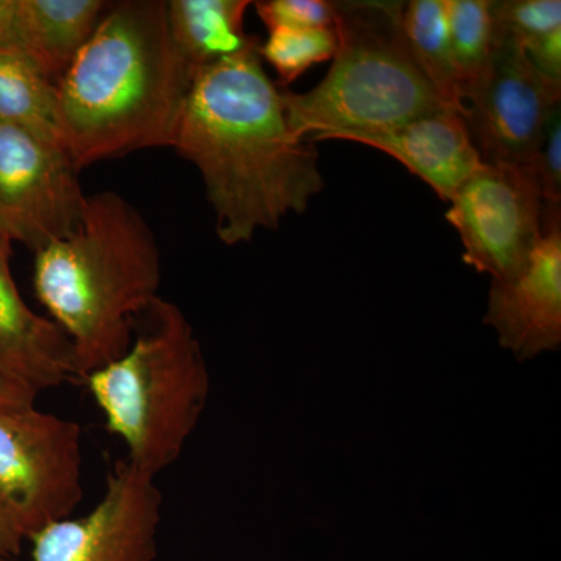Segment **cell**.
<instances>
[{
	"label": "cell",
	"mask_w": 561,
	"mask_h": 561,
	"mask_svg": "<svg viewBox=\"0 0 561 561\" xmlns=\"http://www.w3.org/2000/svg\"><path fill=\"white\" fill-rule=\"evenodd\" d=\"M260 47L195 73L172 146L201 172L225 245L276 230L324 186L319 151L291 133Z\"/></svg>",
	"instance_id": "6da1fadb"
},
{
	"label": "cell",
	"mask_w": 561,
	"mask_h": 561,
	"mask_svg": "<svg viewBox=\"0 0 561 561\" xmlns=\"http://www.w3.org/2000/svg\"><path fill=\"white\" fill-rule=\"evenodd\" d=\"M194 73L173 43L168 0L110 2L57 83V138L77 171L172 147Z\"/></svg>",
	"instance_id": "7a4b0ae2"
},
{
	"label": "cell",
	"mask_w": 561,
	"mask_h": 561,
	"mask_svg": "<svg viewBox=\"0 0 561 561\" xmlns=\"http://www.w3.org/2000/svg\"><path fill=\"white\" fill-rule=\"evenodd\" d=\"M36 298L72 345L77 381L130 348L136 320L160 297L153 231L117 192L88 195L79 227L35 251Z\"/></svg>",
	"instance_id": "3957f363"
},
{
	"label": "cell",
	"mask_w": 561,
	"mask_h": 561,
	"mask_svg": "<svg viewBox=\"0 0 561 561\" xmlns=\"http://www.w3.org/2000/svg\"><path fill=\"white\" fill-rule=\"evenodd\" d=\"M127 460L158 476L180 459L209 397V371L191 321L157 297L135 324L130 348L84 379Z\"/></svg>",
	"instance_id": "277c9868"
},
{
	"label": "cell",
	"mask_w": 561,
	"mask_h": 561,
	"mask_svg": "<svg viewBox=\"0 0 561 561\" xmlns=\"http://www.w3.org/2000/svg\"><path fill=\"white\" fill-rule=\"evenodd\" d=\"M332 3L339 47L330 72L305 94L283 91L287 124L298 139L316 144L382 131L449 110L413 58L404 2Z\"/></svg>",
	"instance_id": "5b68a950"
},
{
	"label": "cell",
	"mask_w": 561,
	"mask_h": 561,
	"mask_svg": "<svg viewBox=\"0 0 561 561\" xmlns=\"http://www.w3.org/2000/svg\"><path fill=\"white\" fill-rule=\"evenodd\" d=\"M83 430L35 405L0 411V511L24 540L83 500Z\"/></svg>",
	"instance_id": "8992f818"
},
{
	"label": "cell",
	"mask_w": 561,
	"mask_h": 561,
	"mask_svg": "<svg viewBox=\"0 0 561 561\" xmlns=\"http://www.w3.org/2000/svg\"><path fill=\"white\" fill-rule=\"evenodd\" d=\"M449 203L446 220L459 232L467 264L501 283L526 271L542 236L545 213L529 169L482 164Z\"/></svg>",
	"instance_id": "52a82bcc"
},
{
	"label": "cell",
	"mask_w": 561,
	"mask_h": 561,
	"mask_svg": "<svg viewBox=\"0 0 561 561\" xmlns=\"http://www.w3.org/2000/svg\"><path fill=\"white\" fill-rule=\"evenodd\" d=\"M87 197L60 144L0 119V236L44 249L79 227Z\"/></svg>",
	"instance_id": "ba28073f"
},
{
	"label": "cell",
	"mask_w": 561,
	"mask_h": 561,
	"mask_svg": "<svg viewBox=\"0 0 561 561\" xmlns=\"http://www.w3.org/2000/svg\"><path fill=\"white\" fill-rule=\"evenodd\" d=\"M162 501L157 476L119 460L91 512L33 535V561H154Z\"/></svg>",
	"instance_id": "9c48e42d"
},
{
	"label": "cell",
	"mask_w": 561,
	"mask_h": 561,
	"mask_svg": "<svg viewBox=\"0 0 561 561\" xmlns=\"http://www.w3.org/2000/svg\"><path fill=\"white\" fill-rule=\"evenodd\" d=\"M560 101L515 41L494 36L489 68L463 103L465 122L483 164L529 168L546 119Z\"/></svg>",
	"instance_id": "30bf717a"
},
{
	"label": "cell",
	"mask_w": 561,
	"mask_h": 561,
	"mask_svg": "<svg viewBox=\"0 0 561 561\" xmlns=\"http://www.w3.org/2000/svg\"><path fill=\"white\" fill-rule=\"evenodd\" d=\"M486 324L516 359H534L561 345V220L549 221L518 278L491 280Z\"/></svg>",
	"instance_id": "8fae6325"
},
{
	"label": "cell",
	"mask_w": 561,
	"mask_h": 561,
	"mask_svg": "<svg viewBox=\"0 0 561 561\" xmlns=\"http://www.w3.org/2000/svg\"><path fill=\"white\" fill-rule=\"evenodd\" d=\"M11 243L0 236V376L38 397L77 381L72 345L54 320L22 298L11 275Z\"/></svg>",
	"instance_id": "7c38bea8"
},
{
	"label": "cell",
	"mask_w": 561,
	"mask_h": 561,
	"mask_svg": "<svg viewBox=\"0 0 561 561\" xmlns=\"http://www.w3.org/2000/svg\"><path fill=\"white\" fill-rule=\"evenodd\" d=\"M342 140L390 154L446 202L483 164L467 122L456 111H440L382 131L354 133Z\"/></svg>",
	"instance_id": "4fadbf2b"
},
{
	"label": "cell",
	"mask_w": 561,
	"mask_h": 561,
	"mask_svg": "<svg viewBox=\"0 0 561 561\" xmlns=\"http://www.w3.org/2000/svg\"><path fill=\"white\" fill-rule=\"evenodd\" d=\"M110 2L18 0V43L28 60L57 84L90 41Z\"/></svg>",
	"instance_id": "5bb4252c"
},
{
	"label": "cell",
	"mask_w": 561,
	"mask_h": 561,
	"mask_svg": "<svg viewBox=\"0 0 561 561\" xmlns=\"http://www.w3.org/2000/svg\"><path fill=\"white\" fill-rule=\"evenodd\" d=\"M249 0H168L173 43L192 73L261 43L247 35Z\"/></svg>",
	"instance_id": "9a60e30c"
},
{
	"label": "cell",
	"mask_w": 561,
	"mask_h": 561,
	"mask_svg": "<svg viewBox=\"0 0 561 561\" xmlns=\"http://www.w3.org/2000/svg\"><path fill=\"white\" fill-rule=\"evenodd\" d=\"M402 24L421 72L443 103L465 119L463 92L449 41L446 0H412L405 3Z\"/></svg>",
	"instance_id": "2e32d148"
},
{
	"label": "cell",
	"mask_w": 561,
	"mask_h": 561,
	"mask_svg": "<svg viewBox=\"0 0 561 561\" xmlns=\"http://www.w3.org/2000/svg\"><path fill=\"white\" fill-rule=\"evenodd\" d=\"M0 119L58 142L57 84L20 47L0 46Z\"/></svg>",
	"instance_id": "e0dca14e"
},
{
	"label": "cell",
	"mask_w": 561,
	"mask_h": 561,
	"mask_svg": "<svg viewBox=\"0 0 561 561\" xmlns=\"http://www.w3.org/2000/svg\"><path fill=\"white\" fill-rule=\"evenodd\" d=\"M446 16L465 103L482 80L493 54L491 0H446Z\"/></svg>",
	"instance_id": "ac0fdd59"
},
{
	"label": "cell",
	"mask_w": 561,
	"mask_h": 561,
	"mask_svg": "<svg viewBox=\"0 0 561 561\" xmlns=\"http://www.w3.org/2000/svg\"><path fill=\"white\" fill-rule=\"evenodd\" d=\"M337 32L331 28H275L261 44L262 60L278 73L279 83H294L311 66L334 58Z\"/></svg>",
	"instance_id": "d6986e66"
},
{
	"label": "cell",
	"mask_w": 561,
	"mask_h": 561,
	"mask_svg": "<svg viewBox=\"0 0 561 561\" xmlns=\"http://www.w3.org/2000/svg\"><path fill=\"white\" fill-rule=\"evenodd\" d=\"M494 36L511 38L519 46L561 31L560 0H501L491 2Z\"/></svg>",
	"instance_id": "ffe728a7"
},
{
	"label": "cell",
	"mask_w": 561,
	"mask_h": 561,
	"mask_svg": "<svg viewBox=\"0 0 561 561\" xmlns=\"http://www.w3.org/2000/svg\"><path fill=\"white\" fill-rule=\"evenodd\" d=\"M540 186L545 213L542 221L556 219L561 210V105L557 103L546 119L540 140L529 164Z\"/></svg>",
	"instance_id": "44dd1931"
},
{
	"label": "cell",
	"mask_w": 561,
	"mask_h": 561,
	"mask_svg": "<svg viewBox=\"0 0 561 561\" xmlns=\"http://www.w3.org/2000/svg\"><path fill=\"white\" fill-rule=\"evenodd\" d=\"M253 5L268 32L334 27V3L328 0H261Z\"/></svg>",
	"instance_id": "7402d4cb"
},
{
	"label": "cell",
	"mask_w": 561,
	"mask_h": 561,
	"mask_svg": "<svg viewBox=\"0 0 561 561\" xmlns=\"http://www.w3.org/2000/svg\"><path fill=\"white\" fill-rule=\"evenodd\" d=\"M519 47L542 83L553 94L561 95V31L549 33L534 43Z\"/></svg>",
	"instance_id": "603a6c76"
},
{
	"label": "cell",
	"mask_w": 561,
	"mask_h": 561,
	"mask_svg": "<svg viewBox=\"0 0 561 561\" xmlns=\"http://www.w3.org/2000/svg\"><path fill=\"white\" fill-rule=\"evenodd\" d=\"M36 394L0 376V411L35 405Z\"/></svg>",
	"instance_id": "cb8c5ba5"
},
{
	"label": "cell",
	"mask_w": 561,
	"mask_h": 561,
	"mask_svg": "<svg viewBox=\"0 0 561 561\" xmlns=\"http://www.w3.org/2000/svg\"><path fill=\"white\" fill-rule=\"evenodd\" d=\"M0 46L20 47V43H18V0H0Z\"/></svg>",
	"instance_id": "d4e9b609"
},
{
	"label": "cell",
	"mask_w": 561,
	"mask_h": 561,
	"mask_svg": "<svg viewBox=\"0 0 561 561\" xmlns=\"http://www.w3.org/2000/svg\"><path fill=\"white\" fill-rule=\"evenodd\" d=\"M24 541V538L14 529L13 524L0 511V559L11 560L13 557L20 556Z\"/></svg>",
	"instance_id": "484cf974"
},
{
	"label": "cell",
	"mask_w": 561,
	"mask_h": 561,
	"mask_svg": "<svg viewBox=\"0 0 561 561\" xmlns=\"http://www.w3.org/2000/svg\"><path fill=\"white\" fill-rule=\"evenodd\" d=\"M0 561H13V560H9V559H0Z\"/></svg>",
	"instance_id": "4316f807"
}]
</instances>
